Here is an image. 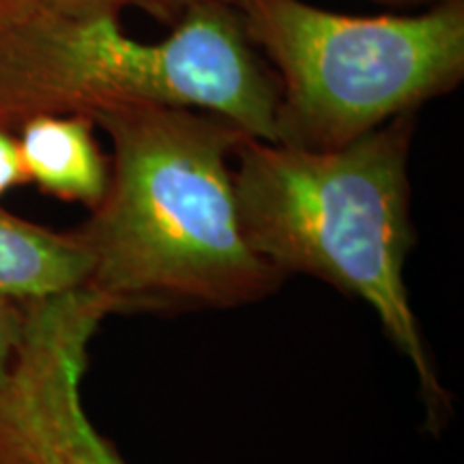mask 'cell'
Listing matches in <instances>:
<instances>
[{
  "label": "cell",
  "mask_w": 464,
  "mask_h": 464,
  "mask_svg": "<svg viewBox=\"0 0 464 464\" xmlns=\"http://www.w3.org/2000/svg\"><path fill=\"white\" fill-rule=\"evenodd\" d=\"M92 125L114 147L112 174L78 237L89 249L84 288L114 312L230 307L256 301L284 274L243 237L228 155L247 136L205 110L125 103Z\"/></svg>",
  "instance_id": "obj_1"
},
{
  "label": "cell",
  "mask_w": 464,
  "mask_h": 464,
  "mask_svg": "<svg viewBox=\"0 0 464 464\" xmlns=\"http://www.w3.org/2000/svg\"><path fill=\"white\" fill-rule=\"evenodd\" d=\"M413 112L351 144L310 150L246 136L232 153L247 246L282 274L304 271L363 299L413 363L428 413L445 393L434 376L404 286L411 247L409 142Z\"/></svg>",
  "instance_id": "obj_2"
},
{
  "label": "cell",
  "mask_w": 464,
  "mask_h": 464,
  "mask_svg": "<svg viewBox=\"0 0 464 464\" xmlns=\"http://www.w3.org/2000/svg\"><path fill=\"white\" fill-rule=\"evenodd\" d=\"M168 103L213 112L276 142V80L249 52L230 3H200L166 42L142 44L119 17H73L37 7L0 24V130L44 114Z\"/></svg>",
  "instance_id": "obj_3"
},
{
  "label": "cell",
  "mask_w": 464,
  "mask_h": 464,
  "mask_svg": "<svg viewBox=\"0 0 464 464\" xmlns=\"http://www.w3.org/2000/svg\"><path fill=\"white\" fill-rule=\"evenodd\" d=\"M230 5L280 72L276 142L288 147H344L464 75L462 0L413 17H346L299 0Z\"/></svg>",
  "instance_id": "obj_4"
},
{
  "label": "cell",
  "mask_w": 464,
  "mask_h": 464,
  "mask_svg": "<svg viewBox=\"0 0 464 464\" xmlns=\"http://www.w3.org/2000/svg\"><path fill=\"white\" fill-rule=\"evenodd\" d=\"M114 314L89 288L26 301V324L0 376V464H127L82 406L89 344Z\"/></svg>",
  "instance_id": "obj_5"
},
{
  "label": "cell",
  "mask_w": 464,
  "mask_h": 464,
  "mask_svg": "<svg viewBox=\"0 0 464 464\" xmlns=\"http://www.w3.org/2000/svg\"><path fill=\"white\" fill-rule=\"evenodd\" d=\"M17 149L26 181L63 200L97 207L108 188V168L92 121L80 114H44L17 127Z\"/></svg>",
  "instance_id": "obj_6"
},
{
  "label": "cell",
  "mask_w": 464,
  "mask_h": 464,
  "mask_svg": "<svg viewBox=\"0 0 464 464\" xmlns=\"http://www.w3.org/2000/svg\"><path fill=\"white\" fill-rule=\"evenodd\" d=\"M89 249L78 232H54L0 208V293L39 301L84 288Z\"/></svg>",
  "instance_id": "obj_7"
},
{
  "label": "cell",
  "mask_w": 464,
  "mask_h": 464,
  "mask_svg": "<svg viewBox=\"0 0 464 464\" xmlns=\"http://www.w3.org/2000/svg\"><path fill=\"white\" fill-rule=\"evenodd\" d=\"M26 324V301L0 293V376L7 372Z\"/></svg>",
  "instance_id": "obj_8"
},
{
  "label": "cell",
  "mask_w": 464,
  "mask_h": 464,
  "mask_svg": "<svg viewBox=\"0 0 464 464\" xmlns=\"http://www.w3.org/2000/svg\"><path fill=\"white\" fill-rule=\"evenodd\" d=\"M39 7L73 17H119L127 0H39Z\"/></svg>",
  "instance_id": "obj_9"
},
{
  "label": "cell",
  "mask_w": 464,
  "mask_h": 464,
  "mask_svg": "<svg viewBox=\"0 0 464 464\" xmlns=\"http://www.w3.org/2000/svg\"><path fill=\"white\" fill-rule=\"evenodd\" d=\"M200 3H230V0H127V7H140L166 24H177L179 17ZM393 3H445V0H393Z\"/></svg>",
  "instance_id": "obj_10"
},
{
  "label": "cell",
  "mask_w": 464,
  "mask_h": 464,
  "mask_svg": "<svg viewBox=\"0 0 464 464\" xmlns=\"http://www.w3.org/2000/svg\"><path fill=\"white\" fill-rule=\"evenodd\" d=\"M24 181L26 174L24 168H22L15 136L7 130H0V196Z\"/></svg>",
  "instance_id": "obj_11"
},
{
  "label": "cell",
  "mask_w": 464,
  "mask_h": 464,
  "mask_svg": "<svg viewBox=\"0 0 464 464\" xmlns=\"http://www.w3.org/2000/svg\"><path fill=\"white\" fill-rule=\"evenodd\" d=\"M37 7L39 0H0V24L14 20V17L24 15Z\"/></svg>",
  "instance_id": "obj_12"
}]
</instances>
